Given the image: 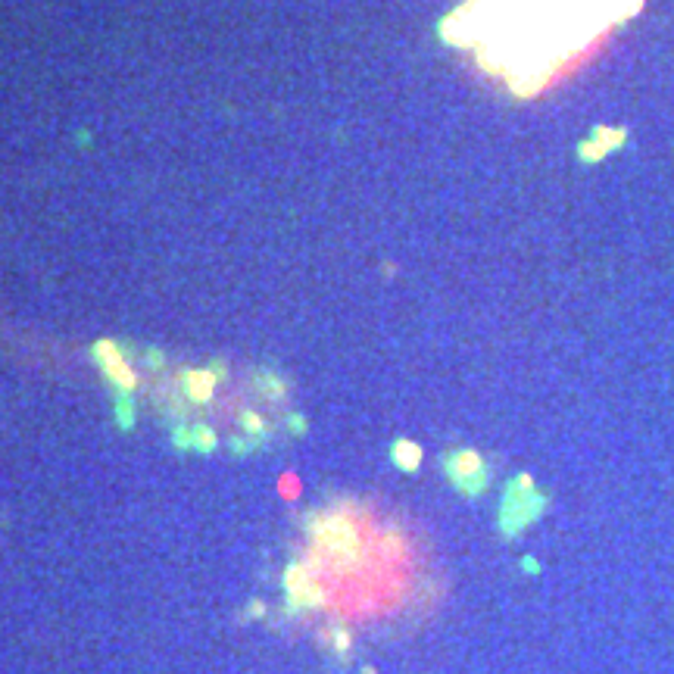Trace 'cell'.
Instances as JSON below:
<instances>
[{
	"instance_id": "2",
	"label": "cell",
	"mask_w": 674,
	"mask_h": 674,
	"mask_svg": "<svg viewBox=\"0 0 674 674\" xmlns=\"http://www.w3.org/2000/svg\"><path fill=\"white\" fill-rule=\"evenodd\" d=\"M397 459L406 465V469H412V465L419 462V450H412L409 444H400V447H397Z\"/></svg>"
},
{
	"instance_id": "1",
	"label": "cell",
	"mask_w": 674,
	"mask_h": 674,
	"mask_svg": "<svg viewBox=\"0 0 674 674\" xmlns=\"http://www.w3.org/2000/svg\"><path fill=\"white\" fill-rule=\"evenodd\" d=\"M637 7L640 0H472L465 19L478 35L518 44L543 60H565Z\"/></svg>"
}]
</instances>
